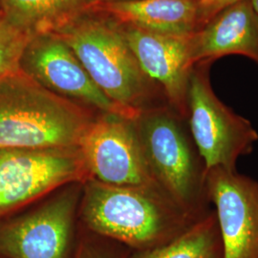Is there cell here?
<instances>
[{"mask_svg":"<svg viewBox=\"0 0 258 258\" xmlns=\"http://www.w3.org/2000/svg\"><path fill=\"white\" fill-rule=\"evenodd\" d=\"M83 215L94 233L135 251L164 245L197 221L160 188L105 184L95 178L85 182Z\"/></svg>","mask_w":258,"mask_h":258,"instance_id":"cell-1","label":"cell"},{"mask_svg":"<svg viewBox=\"0 0 258 258\" xmlns=\"http://www.w3.org/2000/svg\"><path fill=\"white\" fill-rule=\"evenodd\" d=\"M93 120L23 71L0 83V149L79 148Z\"/></svg>","mask_w":258,"mask_h":258,"instance_id":"cell-2","label":"cell"},{"mask_svg":"<svg viewBox=\"0 0 258 258\" xmlns=\"http://www.w3.org/2000/svg\"><path fill=\"white\" fill-rule=\"evenodd\" d=\"M136 127L148 167L159 187L198 220L212 211L207 166L189 129L166 109L143 111Z\"/></svg>","mask_w":258,"mask_h":258,"instance_id":"cell-3","label":"cell"},{"mask_svg":"<svg viewBox=\"0 0 258 258\" xmlns=\"http://www.w3.org/2000/svg\"><path fill=\"white\" fill-rule=\"evenodd\" d=\"M90 13L55 34L72 49L93 82L112 102L143 113L153 82L141 69L121 27Z\"/></svg>","mask_w":258,"mask_h":258,"instance_id":"cell-4","label":"cell"},{"mask_svg":"<svg viewBox=\"0 0 258 258\" xmlns=\"http://www.w3.org/2000/svg\"><path fill=\"white\" fill-rule=\"evenodd\" d=\"M211 64H195L191 71L186 94L187 126L208 170H234L239 158L253 151L258 132L216 96L210 79Z\"/></svg>","mask_w":258,"mask_h":258,"instance_id":"cell-5","label":"cell"},{"mask_svg":"<svg viewBox=\"0 0 258 258\" xmlns=\"http://www.w3.org/2000/svg\"><path fill=\"white\" fill-rule=\"evenodd\" d=\"M92 178L79 148L0 149V217L62 184Z\"/></svg>","mask_w":258,"mask_h":258,"instance_id":"cell-6","label":"cell"},{"mask_svg":"<svg viewBox=\"0 0 258 258\" xmlns=\"http://www.w3.org/2000/svg\"><path fill=\"white\" fill-rule=\"evenodd\" d=\"M79 148L92 177L102 183L160 188L148 167L136 120L105 113L93 120Z\"/></svg>","mask_w":258,"mask_h":258,"instance_id":"cell-7","label":"cell"},{"mask_svg":"<svg viewBox=\"0 0 258 258\" xmlns=\"http://www.w3.org/2000/svg\"><path fill=\"white\" fill-rule=\"evenodd\" d=\"M21 70L48 90L72 98L129 120L140 113L125 109L110 99L93 82L72 49L56 34L36 36L29 42L20 62Z\"/></svg>","mask_w":258,"mask_h":258,"instance_id":"cell-8","label":"cell"},{"mask_svg":"<svg viewBox=\"0 0 258 258\" xmlns=\"http://www.w3.org/2000/svg\"><path fill=\"white\" fill-rule=\"evenodd\" d=\"M207 188L218 222L223 258H258V181L237 169L207 172Z\"/></svg>","mask_w":258,"mask_h":258,"instance_id":"cell-9","label":"cell"},{"mask_svg":"<svg viewBox=\"0 0 258 258\" xmlns=\"http://www.w3.org/2000/svg\"><path fill=\"white\" fill-rule=\"evenodd\" d=\"M77 199L70 189L36 212L0 224V256L69 257Z\"/></svg>","mask_w":258,"mask_h":258,"instance_id":"cell-10","label":"cell"},{"mask_svg":"<svg viewBox=\"0 0 258 258\" xmlns=\"http://www.w3.org/2000/svg\"><path fill=\"white\" fill-rule=\"evenodd\" d=\"M143 72L161 86L170 105L186 118V94L194 62L189 36L164 35L121 26Z\"/></svg>","mask_w":258,"mask_h":258,"instance_id":"cell-11","label":"cell"},{"mask_svg":"<svg viewBox=\"0 0 258 258\" xmlns=\"http://www.w3.org/2000/svg\"><path fill=\"white\" fill-rule=\"evenodd\" d=\"M194 64L228 55H245L258 63V16L250 0L223 10L190 37Z\"/></svg>","mask_w":258,"mask_h":258,"instance_id":"cell-12","label":"cell"},{"mask_svg":"<svg viewBox=\"0 0 258 258\" xmlns=\"http://www.w3.org/2000/svg\"><path fill=\"white\" fill-rule=\"evenodd\" d=\"M92 12L108 14L123 26L174 36L198 29L197 0H123L96 3Z\"/></svg>","mask_w":258,"mask_h":258,"instance_id":"cell-13","label":"cell"},{"mask_svg":"<svg viewBox=\"0 0 258 258\" xmlns=\"http://www.w3.org/2000/svg\"><path fill=\"white\" fill-rule=\"evenodd\" d=\"M94 0H0L11 23L33 37L55 34L92 12Z\"/></svg>","mask_w":258,"mask_h":258,"instance_id":"cell-14","label":"cell"},{"mask_svg":"<svg viewBox=\"0 0 258 258\" xmlns=\"http://www.w3.org/2000/svg\"><path fill=\"white\" fill-rule=\"evenodd\" d=\"M130 258H223L221 234L214 210L174 239Z\"/></svg>","mask_w":258,"mask_h":258,"instance_id":"cell-15","label":"cell"},{"mask_svg":"<svg viewBox=\"0 0 258 258\" xmlns=\"http://www.w3.org/2000/svg\"><path fill=\"white\" fill-rule=\"evenodd\" d=\"M33 37L11 23L0 10V83L22 71L21 58Z\"/></svg>","mask_w":258,"mask_h":258,"instance_id":"cell-16","label":"cell"},{"mask_svg":"<svg viewBox=\"0 0 258 258\" xmlns=\"http://www.w3.org/2000/svg\"><path fill=\"white\" fill-rule=\"evenodd\" d=\"M241 1L244 0H197L198 29L203 27L223 10L227 9Z\"/></svg>","mask_w":258,"mask_h":258,"instance_id":"cell-17","label":"cell"},{"mask_svg":"<svg viewBox=\"0 0 258 258\" xmlns=\"http://www.w3.org/2000/svg\"><path fill=\"white\" fill-rule=\"evenodd\" d=\"M74 258H121L110 249L96 242L83 240L75 252Z\"/></svg>","mask_w":258,"mask_h":258,"instance_id":"cell-18","label":"cell"},{"mask_svg":"<svg viewBox=\"0 0 258 258\" xmlns=\"http://www.w3.org/2000/svg\"><path fill=\"white\" fill-rule=\"evenodd\" d=\"M250 2H251L252 7H253V9H254L256 15L258 16V0H250Z\"/></svg>","mask_w":258,"mask_h":258,"instance_id":"cell-19","label":"cell"},{"mask_svg":"<svg viewBox=\"0 0 258 258\" xmlns=\"http://www.w3.org/2000/svg\"><path fill=\"white\" fill-rule=\"evenodd\" d=\"M96 3L100 2H114V1H123V0H94Z\"/></svg>","mask_w":258,"mask_h":258,"instance_id":"cell-20","label":"cell"}]
</instances>
